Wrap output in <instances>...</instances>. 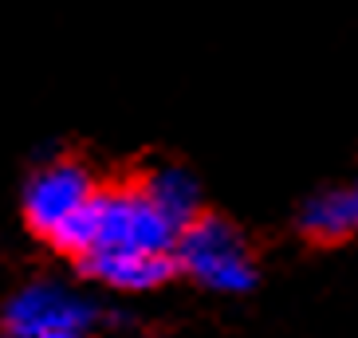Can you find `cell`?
Listing matches in <instances>:
<instances>
[{
    "mask_svg": "<svg viewBox=\"0 0 358 338\" xmlns=\"http://www.w3.org/2000/svg\"><path fill=\"white\" fill-rule=\"evenodd\" d=\"M99 311L95 303L79 291H71L59 279H28L8 295L4 311H0V330L4 338H36L43 330H75V335H91L99 327Z\"/></svg>",
    "mask_w": 358,
    "mask_h": 338,
    "instance_id": "obj_4",
    "label": "cell"
},
{
    "mask_svg": "<svg viewBox=\"0 0 358 338\" xmlns=\"http://www.w3.org/2000/svg\"><path fill=\"white\" fill-rule=\"evenodd\" d=\"M295 224L315 244H343L358 236V177L323 185L299 205Z\"/></svg>",
    "mask_w": 358,
    "mask_h": 338,
    "instance_id": "obj_6",
    "label": "cell"
},
{
    "mask_svg": "<svg viewBox=\"0 0 358 338\" xmlns=\"http://www.w3.org/2000/svg\"><path fill=\"white\" fill-rule=\"evenodd\" d=\"M138 189L146 193V201L166 216L173 228H185L189 221H197L201 205H205V193H201V181L189 166L181 161H154V166L138 177Z\"/></svg>",
    "mask_w": 358,
    "mask_h": 338,
    "instance_id": "obj_7",
    "label": "cell"
},
{
    "mask_svg": "<svg viewBox=\"0 0 358 338\" xmlns=\"http://www.w3.org/2000/svg\"><path fill=\"white\" fill-rule=\"evenodd\" d=\"M173 264L193 284L217 291V295H244L260 279L256 256L244 233L229 216H217V212H201L197 221L181 228L178 244H173Z\"/></svg>",
    "mask_w": 358,
    "mask_h": 338,
    "instance_id": "obj_2",
    "label": "cell"
},
{
    "mask_svg": "<svg viewBox=\"0 0 358 338\" xmlns=\"http://www.w3.org/2000/svg\"><path fill=\"white\" fill-rule=\"evenodd\" d=\"M95 193H99V181L87 161L71 158V154H52L28 173L20 189L24 224L40 240L52 244L87 205L95 201Z\"/></svg>",
    "mask_w": 358,
    "mask_h": 338,
    "instance_id": "obj_3",
    "label": "cell"
},
{
    "mask_svg": "<svg viewBox=\"0 0 358 338\" xmlns=\"http://www.w3.org/2000/svg\"><path fill=\"white\" fill-rule=\"evenodd\" d=\"M79 272L110 291L142 295L154 287L169 284L178 275L173 256H142V252H87L79 256Z\"/></svg>",
    "mask_w": 358,
    "mask_h": 338,
    "instance_id": "obj_5",
    "label": "cell"
},
{
    "mask_svg": "<svg viewBox=\"0 0 358 338\" xmlns=\"http://www.w3.org/2000/svg\"><path fill=\"white\" fill-rule=\"evenodd\" d=\"M36 338H83V335H75V330H43Z\"/></svg>",
    "mask_w": 358,
    "mask_h": 338,
    "instance_id": "obj_8",
    "label": "cell"
},
{
    "mask_svg": "<svg viewBox=\"0 0 358 338\" xmlns=\"http://www.w3.org/2000/svg\"><path fill=\"white\" fill-rule=\"evenodd\" d=\"M173 244H178V228L146 201L138 181H118V185H99L95 201L55 236L52 248L79 260L87 252L173 256Z\"/></svg>",
    "mask_w": 358,
    "mask_h": 338,
    "instance_id": "obj_1",
    "label": "cell"
}]
</instances>
